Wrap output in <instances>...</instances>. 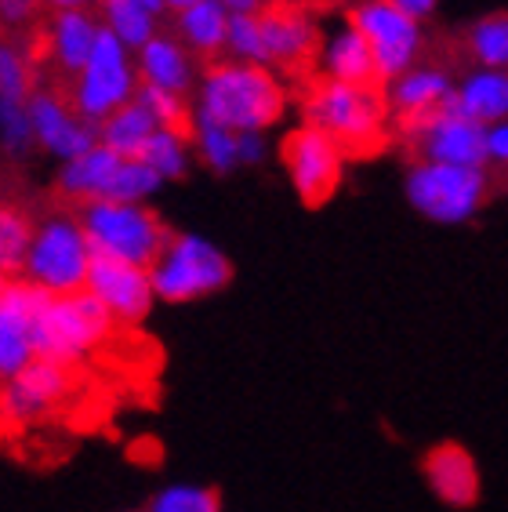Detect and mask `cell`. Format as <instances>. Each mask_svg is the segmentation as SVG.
Returning a JSON list of instances; mask_svg holds the SVG:
<instances>
[{
	"instance_id": "obj_1",
	"label": "cell",
	"mask_w": 508,
	"mask_h": 512,
	"mask_svg": "<svg viewBox=\"0 0 508 512\" xmlns=\"http://www.w3.org/2000/svg\"><path fill=\"white\" fill-rule=\"evenodd\" d=\"M302 124H313L345 160H378L396 149V128L385 84H342L327 73H313L294 91Z\"/></svg>"
},
{
	"instance_id": "obj_2",
	"label": "cell",
	"mask_w": 508,
	"mask_h": 512,
	"mask_svg": "<svg viewBox=\"0 0 508 512\" xmlns=\"http://www.w3.org/2000/svg\"><path fill=\"white\" fill-rule=\"evenodd\" d=\"M287 113V88L269 66L240 59L207 62L200 77L196 117L236 135H262Z\"/></svg>"
},
{
	"instance_id": "obj_3",
	"label": "cell",
	"mask_w": 508,
	"mask_h": 512,
	"mask_svg": "<svg viewBox=\"0 0 508 512\" xmlns=\"http://www.w3.org/2000/svg\"><path fill=\"white\" fill-rule=\"evenodd\" d=\"M80 226L88 233L91 251L124 258L135 266L153 269L164 255L175 229L164 226V218L146 204H120V200H91L80 204Z\"/></svg>"
},
{
	"instance_id": "obj_4",
	"label": "cell",
	"mask_w": 508,
	"mask_h": 512,
	"mask_svg": "<svg viewBox=\"0 0 508 512\" xmlns=\"http://www.w3.org/2000/svg\"><path fill=\"white\" fill-rule=\"evenodd\" d=\"M117 331V316L109 313L88 287L73 295H51L48 306L37 316V356L59 360V364H80L98 345H106Z\"/></svg>"
},
{
	"instance_id": "obj_5",
	"label": "cell",
	"mask_w": 508,
	"mask_h": 512,
	"mask_svg": "<svg viewBox=\"0 0 508 512\" xmlns=\"http://www.w3.org/2000/svg\"><path fill=\"white\" fill-rule=\"evenodd\" d=\"M498 186L487 168H454V164H411L407 168V200L421 215L443 226H461L476 218Z\"/></svg>"
},
{
	"instance_id": "obj_6",
	"label": "cell",
	"mask_w": 508,
	"mask_h": 512,
	"mask_svg": "<svg viewBox=\"0 0 508 512\" xmlns=\"http://www.w3.org/2000/svg\"><path fill=\"white\" fill-rule=\"evenodd\" d=\"M149 273H153V287H157L160 302L182 306V302L218 295L222 287H229L233 262L211 240L193 237V233H171L164 255L157 258V266Z\"/></svg>"
},
{
	"instance_id": "obj_7",
	"label": "cell",
	"mask_w": 508,
	"mask_h": 512,
	"mask_svg": "<svg viewBox=\"0 0 508 512\" xmlns=\"http://www.w3.org/2000/svg\"><path fill=\"white\" fill-rule=\"evenodd\" d=\"M258 26H262L265 66L291 77L294 84L320 73L323 37L309 0H269L258 11Z\"/></svg>"
},
{
	"instance_id": "obj_8",
	"label": "cell",
	"mask_w": 508,
	"mask_h": 512,
	"mask_svg": "<svg viewBox=\"0 0 508 512\" xmlns=\"http://www.w3.org/2000/svg\"><path fill=\"white\" fill-rule=\"evenodd\" d=\"M345 22L367 40L385 84L418 66L429 51V37L421 30V22L411 19L392 0H352L345 8Z\"/></svg>"
},
{
	"instance_id": "obj_9",
	"label": "cell",
	"mask_w": 508,
	"mask_h": 512,
	"mask_svg": "<svg viewBox=\"0 0 508 512\" xmlns=\"http://www.w3.org/2000/svg\"><path fill=\"white\" fill-rule=\"evenodd\" d=\"M91 240L73 215H51L37 226V237L30 247L26 273L40 287H48L51 295H73L88 287L91 273Z\"/></svg>"
},
{
	"instance_id": "obj_10",
	"label": "cell",
	"mask_w": 508,
	"mask_h": 512,
	"mask_svg": "<svg viewBox=\"0 0 508 512\" xmlns=\"http://www.w3.org/2000/svg\"><path fill=\"white\" fill-rule=\"evenodd\" d=\"M400 157L411 164H454V168H487L490 128L454 113V106L421 120L396 135Z\"/></svg>"
},
{
	"instance_id": "obj_11",
	"label": "cell",
	"mask_w": 508,
	"mask_h": 512,
	"mask_svg": "<svg viewBox=\"0 0 508 512\" xmlns=\"http://www.w3.org/2000/svg\"><path fill=\"white\" fill-rule=\"evenodd\" d=\"M280 164H284L294 197L302 200V207L320 211L338 197L349 160L320 128L298 124L280 138Z\"/></svg>"
},
{
	"instance_id": "obj_12",
	"label": "cell",
	"mask_w": 508,
	"mask_h": 512,
	"mask_svg": "<svg viewBox=\"0 0 508 512\" xmlns=\"http://www.w3.org/2000/svg\"><path fill=\"white\" fill-rule=\"evenodd\" d=\"M127 51L131 48L109 26L98 30L95 51H91L88 66L80 69L77 88L69 95L80 117L102 124L109 113H117L120 106L135 99V69L127 62Z\"/></svg>"
},
{
	"instance_id": "obj_13",
	"label": "cell",
	"mask_w": 508,
	"mask_h": 512,
	"mask_svg": "<svg viewBox=\"0 0 508 512\" xmlns=\"http://www.w3.org/2000/svg\"><path fill=\"white\" fill-rule=\"evenodd\" d=\"M454 73H461L447 55L432 48L429 40V51H425V59L418 66H411L407 73H400L396 80L385 84V95H389V109H392V128L396 135L421 120L436 117L443 109L454 106V91H458V80Z\"/></svg>"
},
{
	"instance_id": "obj_14",
	"label": "cell",
	"mask_w": 508,
	"mask_h": 512,
	"mask_svg": "<svg viewBox=\"0 0 508 512\" xmlns=\"http://www.w3.org/2000/svg\"><path fill=\"white\" fill-rule=\"evenodd\" d=\"M77 389V364H59V360H44L37 356L26 364L15 378L4 382L0 389V404L11 425H30L55 414Z\"/></svg>"
},
{
	"instance_id": "obj_15",
	"label": "cell",
	"mask_w": 508,
	"mask_h": 512,
	"mask_svg": "<svg viewBox=\"0 0 508 512\" xmlns=\"http://www.w3.org/2000/svg\"><path fill=\"white\" fill-rule=\"evenodd\" d=\"M51 291L30 276H11L8 291L0 295V382L15 378L26 364L37 360V316L48 306Z\"/></svg>"
},
{
	"instance_id": "obj_16",
	"label": "cell",
	"mask_w": 508,
	"mask_h": 512,
	"mask_svg": "<svg viewBox=\"0 0 508 512\" xmlns=\"http://www.w3.org/2000/svg\"><path fill=\"white\" fill-rule=\"evenodd\" d=\"M88 291L117 316V324L138 327L146 324L149 309L157 302V287H153V273L146 266L124 262V258L91 255V273H88Z\"/></svg>"
},
{
	"instance_id": "obj_17",
	"label": "cell",
	"mask_w": 508,
	"mask_h": 512,
	"mask_svg": "<svg viewBox=\"0 0 508 512\" xmlns=\"http://www.w3.org/2000/svg\"><path fill=\"white\" fill-rule=\"evenodd\" d=\"M30 120H33V138L48 153H55L62 160H73L98 146V124L88 117H80L77 106L69 99H62V95L33 91Z\"/></svg>"
},
{
	"instance_id": "obj_18",
	"label": "cell",
	"mask_w": 508,
	"mask_h": 512,
	"mask_svg": "<svg viewBox=\"0 0 508 512\" xmlns=\"http://www.w3.org/2000/svg\"><path fill=\"white\" fill-rule=\"evenodd\" d=\"M421 476L429 483V491L440 498L447 509H472L483 498V476L472 458L469 447L454 444V440H440L429 451L421 454L418 462Z\"/></svg>"
},
{
	"instance_id": "obj_19",
	"label": "cell",
	"mask_w": 508,
	"mask_h": 512,
	"mask_svg": "<svg viewBox=\"0 0 508 512\" xmlns=\"http://www.w3.org/2000/svg\"><path fill=\"white\" fill-rule=\"evenodd\" d=\"M450 51L465 69H508V11H487L450 33Z\"/></svg>"
},
{
	"instance_id": "obj_20",
	"label": "cell",
	"mask_w": 508,
	"mask_h": 512,
	"mask_svg": "<svg viewBox=\"0 0 508 512\" xmlns=\"http://www.w3.org/2000/svg\"><path fill=\"white\" fill-rule=\"evenodd\" d=\"M454 113L483 128L508 124V69H465L454 91Z\"/></svg>"
},
{
	"instance_id": "obj_21",
	"label": "cell",
	"mask_w": 508,
	"mask_h": 512,
	"mask_svg": "<svg viewBox=\"0 0 508 512\" xmlns=\"http://www.w3.org/2000/svg\"><path fill=\"white\" fill-rule=\"evenodd\" d=\"M120 164H124V157L98 142L95 149H88V153H80V157H73V160L62 164L59 193L69 200H77V204L106 200V193H109V186H113V178H117Z\"/></svg>"
},
{
	"instance_id": "obj_22",
	"label": "cell",
	"mask_w": 508,
	"mask_h": 512,
	"mask_svg": "<svg viewBox=\"0 0 508 512\" xmlns=\"http://www.w3.org/2000/svg\"><path fill=\"white\" fill-rule=\"evenodd\" d=\"M229 22H233V15L222 0H200L193 8L178 11V40L189 51H196L207 66V62L222 59L229 48Z\"/></svg>"
},
{
	"instance_id": "obj_23",
	"label": "cell",
	"mask_w": 508,
	"mask_h": 512,
	"mask_svg": "<svg viewBox=\"0 0 508 512\" xmlns=\"http://www.w3.org/2000/svg\"><path fill=\"white\" fill-rule=\"evenodd\" d=\"M138 77H142V84H157V88L186 95V91L193 88V62H189V48L182 44V40L157 33L146 48L138 51Z\"/></svg>"
},
{
	"instance_id": "obj_24",
	"label": "cell",
	"mask_w": 508,
	"mask_h": 512,
	"mask_svg": "<svg viewBox=\"0 0 508 512\" xmlns=\"http://www.w3.org/2000/svg\"><path fill=\"white\" fill-rule=\"evenodd\" d=\"M320 73H327L331 80H342V84H385L367 40L352 26H345L338 37L323 44Z\"/></svg>"
},
{
	"instance_id": "obj_25",
	"label": "cell",
	"mask_w": 508,
	"mask_h": 512,
	"mask_svg": "<svg viewBox=\"0 0 508 512\" xmlns=\"http://www.w3.org/2000/svg\"><path fill=\"white\" fill-rule=\"evenodd\" d=\"M98 26L91 19L88 11L77 8V11H59L55 15V26H51V55L59 59V66L66 73H77L88 66L91 51H95V40H98Z\"/></svg>"
},
{
	"instance_id": "obj_26",
	"label": "cell",
	"mask_w": 508,
	"mask_h": 512,
	"mask_svg": "<svg viewBox=\"0 0 508 512\" xmlns=\"http://www.w3.org/2000/svg\"><path fill=\"white\" fill-rule=\"evenodd\" d=\"M157 131H160V124L153 120V113L138 99H131L127 106H120L117 113H109V117L98 124V142L109 146L113 153H120V157L135 160L138 153H142V146H146Z\"/></svg>"
},
{
	"instance_id": "obj_27",
	"label": "cell",
	"mask_w": 508,
	"mask_h": 512,
	"mask_svg": "<svg viewBox=\"0 0 508 512\" xmlns=\"http://www.w3.org/2000/svg\"><path fill=\"white\" fill-rule=\"evenodd\" d=\"M33 237H37V222L30 211L15 200H0V269L8 276L26 273Z\"/></svg>"
},
{
	"instance_id": "obj_28",
	"label": "cell",
	"mask_w": 508,
	"mask_h": 512,
	"mask_svg": "<svg viewBox=\"0 0 508 512\" xmlns=\"http://www.w3.org/2000/svg\"><path fill=\"white\" fill-rule=\"evenodd\" d=\"M135 99L153 113V120H157L164 131H175L178 138L196 142V113L189 109L186 95L157 88V84H142V88L135 91Z\"/></svg>"
},
{
	"instance_id": "obj_29",
	"label": "cell",
	"mask_w": 508,
	"mask_h": 512,
	"mask_svg": "<svg viewBox=\"0 0 508 512\" xmlns=\"http://www.w3.org/2000/svg\"><path fill=\"white\" fill-rule=\"evenodd\" d=\"M106 26L124 40L131 51H142L149 40L157 37V15L149 8H142L138 0H98Z\"/></svg>"
},
{
	"instance_id": "obj_30",
	"label": "cell",
	"mask_w": 508,
	"mask_h": 512,
	"mask_svg": "<svg viewBox=\"0 0 508 512\" xmlns=\"http://www.w3.org/2000/svg\"><path fill=\"white\" fill-rule=\"evenodd\" d=\"M196 149H200V160L215 175H229L233 168H240V135L229 128H218L204 117H196Z\"/></svg>"
},
{
	"instance_id": "obj_31",
	"label": "cell",
	"mask_w": 508,
	"mask_h": 512,
	"mask_svg": "<svg viewBox=\"0 0 508 512\" xmlns=\"http://www.w3.org/2000/svg\"><path fill=\"white\" fill-rule=\"evenodd\" d=\"M146 512H222V494L200 483H171L149 498Z\"/></svg>"
},
{
	"instance_id": "obj_32",
	"label": "cell",
	"mask_w": 508,
	"mask_h": 512,
	"mask_svg": "<svg viewBox=\"0 0 508 512\" xmlns=\"http://www.w3.org/2000/svg\"><path fill=\"white\" fill-rule=\"evenodd\" d=\"M164 186V175L149 168L146 160H127L120 164L117 178H113V186H109L106 200H120V204H142L149 200L157 189Z\"/></svg>"
},
{
	"instance_id": "obj_33",
	"label": "cell",
	"mask_w": 508,
	"mask_h": 512,
	"mask_svg": "<svg viewBox=\"0 0 508 512\" xmlns=\"http://www.w3.org/2000/svg\"><path fill=\"white\" fill-rule=\"evenodd\" d=\"M186 146H189L186 138H178L175 131L160 128L157 135L142 146V153H138L135 160H146L157 175H164V182H167V178H186V168H189Z\"/></svg>"
},
{
	"instance_id": "obj_34",
	"label": "cell",
	"mask_w": 508,
	"mask_h": 512,
	"mask_svg": "<svg viewBox=\"0 0 508 512\" xmlns=\"http://www.w3.org/2000/svg\"><path fill=\"white\" fill-rule=\"evenodd\" d=\"M0 99L4 102H30L33 88H30V66L22 59L19 51L0 44Z\"/></svg>"
},
{
	"instance_id": "obj_35",
	"label": "cell",
	"mask_w": 508,
	"mask_h": 512,
	"mask_svg": "<svg viewBox=\"0 0 508 512\" xmlns=\"http://www.w3.org/2000/svg\"><path fill=\"white\" fill-rule=\"evenodd\" d=\"M487 171H490V178H494L498 193H508V124H498V128H490Z\"/></svg>"
},
{
	"instance_id": "obj_36",
	"label": "cell",
	"mask_w": 508,
	"mask_h": 512,
	"mask_svg": "<svg viewBox=\"0 0 508 512\" xmlns=\"http://www.w3.org/2000/svg\"><path fill=\"white\" fill-rule=\"evenodd\" d=\"M40 0H0V22L15 30V26H26V22L37 19Z\"/></svg>"
},
{
	"instance_id": "obj_37",
	"label": "cell",
	"mask_w": 508,
	"mask_h": 512,
	"mask_svg": "<svg viewBox=\"0 0 508 512\" xmlns=\"http://www.w3.org/2000/svg\"><path fill=\"white\" fill-rule=\"evenodd\" d=\"M392 4H400V8L407 11L411 19L425 22L432 15V11H436V4H440V0H392Z\"/></svg>"
},
{
	"instance_id": "obj_38",
	"label": "cell",
	"mask_w": 508,
	"mask_h": 512,
	"mask_svg": "<svg viewBox=\"0 0 508 512\" xmlns=\"http://www.w3.org/2000/svg\"><path fill=\"white\" fill-rule=\"evenodd\" d=\"M229 15H254V11H262L269 0H222Z\"/></svg>"
},
{
	"instance_id": "obj_39",
	"label": "cell",
	"mask_w": 508,
	"mask_h": 512,
	"mask_svg": "<svg viewBox=\"0 0 508 512\" xmlns=\"http://www.w3.org/2000/svg\"><path fill=\"white\" fill-rule=\"evenodd\" d=\"M40 4H48L55 11H77V8H88L91 0H40Z\"/></svg>"
},
{
	"instance_id": "obj_40",
	"label": "cell",
	"mask_w": 508,
	"mask_h": 512,
	"mask_svg": "<svg viewBox=\"0 0 508 512\" xmlns=\"http://www.w3.org/2000/svg\"><path fill=\"white\" fill-rule=\"evenodd\" d=\"M316 11H327V8H349L352 0H309Z\"/></svg>"
},
{
	"instance_id": "obj_41",
	"label": "cell",
	"mask_w": 508,
	"mask_h": 512,
	"mask_svg": "<svg viewBox=\"0 0 508 512\" xmlns=\"http://www.w3.org/2000/svg\"><path fill=\"white\" fill-rule=\"evenodd\" d=\"M164 4H167V11H175V15H178V11H186V8H193V4H200V0H164Z\"/></svg>"
},
{
	"instance_id": "obj_42",
	"label": "cell",
	"mask_w": 508,
	"mask_h": 512,
	"mask_svg": "<svg viewBox=\"0 0 508 512\" xmlns=\"http://www.w3.org/2000/svg\"><path fill=\"white\" fill-rule=\"evenodd\" d=\"M138 4H142V8H149V11H153V15H160V11H167L164 0H138Z\"/></svg>"
},
{
	"instance_id": "obj_43",
	"label": "cell",
	"mask_w": 508,
	"mask_h": 512,
	"mask_svg": "<svg viewBox=\"0 0 508 512\" xmlns=\"http://www.w3.org/2000/svg\"><path fill=\"white\" fill-rule=\"evenodd\" d=\"M8 284H11V276L4 273V269H0V295H4V291H8Z\"/></svg>"
},
{
	"instance_id": "obj_44",
	"label": "cell",
	"mask_w": 508,
	"mask_h": 512,
	"mask_svg": "<svg viewBox=\"0 0 508 512\" xmlns=\"http://www.w3.org/2000/svg\"><path fill=\"white\" fill-rule=\"evenodd\" d=\"M8 414H4V404H0V436H4V429H8Z\"/></svg>"
},
{
	"instance_id": "obj_45",
	"label": "cell",
	"mask_w": 508,
	"mask_h": 512,
	"mask_svg": "<svg viewBox=\"0 0 508 512\" xmlns=\"http://www.w3.org/2000/svg\"><path fill=\"white\" fill-rule=\"evenodd\" d=\"M131 512H146V509H131Z\"/></svg>"
}]
</instances>
